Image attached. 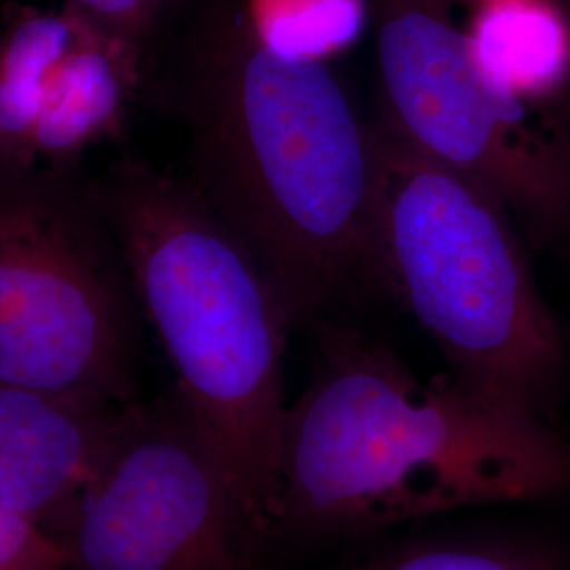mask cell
<instances>
[{"label":"cell","mask_w":570,"mask_h":570,"mask_svg":"<svg viewBox=\"0 0 570 570\" xmlns=\"http://www.w3.org/2000/svg\"><path fill=\"white\" fill-rule=\"evenodd\" d=\"M142 79L134 61L85 26L49 85L32 136V159L70 169L89 146L117 131Z\"/></svg>","instance_id":"10"},{"label":"cell","mask_w":570,"mask_h":570,"mask_svg":"<svg viewBox=\"0 0 570 570\" xmlns=\"http://www.w3.org/2000/svg\"><path fill=\"white\" fill-rule=\"evenodd\" d=\"M252 35L289 60L330 63L360 41L370 0H247Z\"/></svg>","instance_id":"12"},{"label":"cell","mask_w":570,"mask_h":570,"mask_svg":"<svg viewBox=\"0 0 570 570\" xmlns=\"http://www.w3.org/2000/svg\"><path fill=\"white\" fill-rule=\"evenodd\" d=\"M353 570H570V562L524 539L452 534L381 551Z\"/></svg>","instance_id":"13"},{"label":"cell","mask_w":570,"mask_h":570,"mask_svg":"<svg viewBox=\"0 0 570 570\" xmlns=\"http://www.w3.org/2000/svg\"><path fill=\"white\" fill-rule=\"evenodd\" d=\"M374 265L442 351L450 376L543 416L567 338L530 265L524 228L487 184L374 121Z\"/></svg>","instance_id":"4"},{"label":"cell","mask_w":570,"mask_h":570,"mask_svg":"<svg viewBox=\"0 0 570 570\" xmlns=\"http://www.w3.org/2000/svg\"><path fill=\"white\" fill-rule=\"evenodd\" d=\"M60 541L66 570H252L258 548L176 395L125 407L121 433Z\"/></svg>","instance_id":"7"},{"label":"cell","mask_w":570,"mask_h":570,"mask_svg":"<svg viewBox=\"0 0 570 570\" xmlns=\"http://www.w3.org/2000/svg\"><path fill=\"white\" fill-rule=\"evenodd\" d=\"M569 490L570 442L541 416L452 376L423 385L385 346L327 327L285 414L275 530L362 537Z\"/></svg>","instance_id":"2"},{"label":"cell","mask_w":570,"mask_h":570,"mask_svg":"<svg viewBox=\"0 0 570 570\" xmlns=\"http://www.w3.org/2000/svg\"><path fill=\"white\" fill-rule=\"evenodd\" d=\"M138 313L89 180L0 157V383L131 404Z\"/></svg>","instance_id":"5"},{"label":"cell","mask_w":570,"mask_h":570,"mask_svg":"<svg viewBox=\"0 0 570 570\" xmlns=\"http://www.w3.org/2000/svg\"><path fill=\"white\" fill-rule=\"evenodd\" d=\"M381 117L404 142L499 195L524 233L570 245V119L499 96L449 0H370Z\"/></svg>","instance_id":"6"},{"label":"cell","mask_w":570,"mask_h":570,"mask_svg":"<svg viewBox=\"0 0 570 570\" xmlns=\"http://www.w3.org/2000/svg\"><path fill=\"white\" fill-rule=\"evenodd\" d=\"M127 406L0 383V505L60 539L115 446Z\"/></svg>","instance_id":"8"},{"label":"cell","mask_w":570,"mask_h":570,"mask_svg":"<svg viewBox=\"0 0 570 570\" xmlns=\"http://www.w3.org/2000/svg\"><path fill=\"white\" fill-rule=\"evenodd\" d=\"M490 87L530 110L570 119V7L560 0H487L463 28Z\"/></svg>","instance_id":"9"},{"label":"cell","mask_w":570,"mask_h":570,"mask_svg":"<svg viewBox=\"0 0 570 570\" xmlns=\"http://www.w3.org/2000/svg\"><path fill=\"white\" fill-rule=\"evenodd\" d=\"M473 2H475V4H480V2H487V0H473Z\"/></svg>","instance_id":"15"},{"label":"cell","mask_w":570,"mask_h":570,"mask_svg":"<svg viewBox=\"0 0 570 570\" xmlns=\"http://www.w3.org/2000/svg\"><path fill=\"white\" fill-rule=\"evenodd\" d=\"M72 13H35L0 41V157L37 164L32 136L49 85L82 35Z\"/></svg>","instance_id":"11"},{"label":"cell","mask_w":570,"mask_h":570,"mask_svg":"<svg viewBox=\"0 0 570 570\" xmlns=\"http://www.w3.org/2000/svg\"><path fill=\"white\" fill-rule=\"evenodd\" d=\"M157 96L184 127L188 183L265 266L296 326L379 287L374 122L330 63L271 51L244 9L218 4Z\"/></svg>","instance_id":"1"},{"label":"cell","mask_w":570,"mask_h":570,"mask_svg":"<svg viewBox=\"0 0 570 570\" xmlns=\"http://www.w3.org/2000/svg\"><path fill=\"white\" fill-rule=\"evenodd\" d=\"M0 570H66V551L51 530L0 505Z\"/></svg>","instance_id":"14"},{"label":"cell","mask_w":570,"mask_h":570,"mask_svg":"<svg viewBox=\"0 0 570 570\" xmlns=\"http://www.w3.org/2000/svg\"><path fill=\"white\" fill-rule=\"evenodd\" d=\"M89 186L176 374L174 395L261 543L277 520L284 351L296 327L284 294L188 178L122 155Z\"/></svg>","instance_id":"3"}]
</instances>
